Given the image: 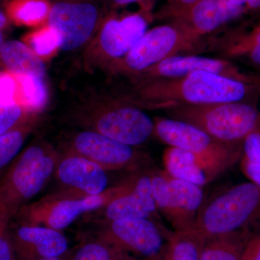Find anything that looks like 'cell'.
<instances>
[{
    "mask_svg": "<svg viewBox=\"0 0 260 260\" xmlns=\"http://www.w3.org/2000/svg\"><path fill=\"white\" fill-rule=\"evenodd\" d=\"M259 92L257 85L198 71L178 78L140 80L133 90V98L125 100L141 109L164 110L177 105L250 102Z\"/></svg>",
    "mask_w": 260,
    "mask_h": 260,
    "instance_id": "1",
    "label": "cell"
},
{
    "mask_svg": "<svg viewBox=\"0 0 260 260\" xmlns=\"http://www.w3.org/2000/svg\"><path fill=\"white\" fill-rule=\"evenodd\" d=\"M72 119L82 129L138 147L154 134V121L125 99H93L76 108Z\"/></svg>",
    "mask_w": 260,
    "mask_h": 260,
    "instance_id": "2",
    "label": "cell"
},
{
    "mask_svg": "<svg viewBox=\"0 0 260 260\" xmlns=\"http://www.w3.org/2000/svg\"><path fill=\"white\" fill-rule=\"evenodd\" d=\"M59 151L43 140L24 149L0 178V208L11 220L54 176Z\"/></svg>",
    "mask_w": 260,
    "mask_h": 260,
    "instance_id": "3",
    "label": "cell"
},
{
    "mask_svg": "<svg viewBox=\"0 0 260 260\" xmlns=\"http://www.w3.org/2000/svg\"><path fill=\"white\" fill-rule=\"evenodd\" d=\"M164 110L170 118L189 123L226 145H242L260 122L259 109L251 102L177 105Z\"/></svg>",
    "mask_w": 260,
    "mask_h": 260,
    "instance_id": "4",
    "label": "cell"
},
{
    "mask_svg": "<svg viewBox=\"0 0 260 260\" xmlns=\"http://www.w3.org/2000/svg\"><path fill=\"white\" fill-rule=\"evenodd\" d=\"M260 221V187L241 183L212 197L198 212L195 231L206 238L252 229Z\"/></svg>",
    "mask_w": 260,
    "mask_h": 260,
    "instance_id": "5",
    "label": "cell"
},
{
    "mask_svg": "<svg viewBox=\"0 0 260 260\" xmlns=\"http://www.w3.org/2000/svg\"><path fill=\"white\" fill-rule=\"evenodd\" d=\"M131 178L102 194L85 196L59 190L23 206L15 218L18 223L42 225L63 232L84 214L105 206L128 189Z\"/></svg>",
    "mask_w": 260,
    "mask_h": 260,
    "instance_id": "6",
    "label": "cell"
},
{
    "mask_svg": "<svg viewBox=\"0 0 260 260\" xmlns=\"http://www.w3.org/2000/svg\"><path fill=\"white\" fill-rule=\"evenodd\" d=\"M200 41L180 25L171 21L146 31L125 56L112 63L111 68L133 77L181 51L193 50L199 46Z\"/></svg>",
    "mask_w": 260,
    "mask_h": 260,
    "instance_id": "7",
    "label": "cell"
},
{
    "mask_svg": "<svg viewBox=\"0 0 260 260\" xmlns=\"http://www.w3.org/2000/svg\"><path fill=\"white\" fill-rule=\"evenodd\" d=\"M154 134L169 146L190 152L223 174L240 161L242 145L219 143L203 130L172 118L154 119Z\"/></svg>",
    "mask_w": 260,
    "mask_h": 260,
    "instance_id": "8",
    "label": "cell"
},
{
    "mask_svg": "<svg viewBox=\"0 0 260 260\" xmlns=\"http://www.w3.org/2000/svg\"><path fill=\"white\" fill-rule=\"evenodd\" d=\"M93 237L136 256L139 259L164 255L174 231L148 218L95 221Z\"/></svg>",
    "mask_w": 260,
    "mask_h": 260,
    "instance_id": "9",
    "label": "cell"
},
{
    "mask_svg": "<svg viewBox=\"0 0 260 260\" xmlns=\"http://www.w3.org/2000/svg\"><path fill=\"white\" fill-rule=\"evenodd\" d=\"M153 196L159 213L176 232L195 229L204 199L203 187L177 178L165 170H150Z\"/></svg>",
    "mask_w": 260,
    "mask_h": 260,
    "instance_id": "10",
    "label": "cell"
},
{
    "mask_svg": "<svg viewBox=\"0 0 260 260\" xmlns=\"http://www.w3.org/2000/svg\"><path fill=\"white\" fill-rule=\"evenodd\" d=\"M98 0H54L48 25L61 40V49H79L96 34L103 20Z\"/></svg>",
    "mask_w": 260,
    "mask_h": 260,
    "instance_id": "11",
    "label": "cell"
},
{
    "mask_svg": "<svg viewBox=\"0 0 260 260\" xmlns=\"http://www.w3.org/2000/svg\"><path fill=\"white\" fill-rule=\"evenodd\" d=\"M64 150L89 159L107 172L143 170L149 158L137 147L126 145L95 132L82 129L70 137Z\"/></svg>",
    "mask_w": 260,
    "mask_h": 260,
    "instance_id": "12",
    "label": "cell"
},
{
    "mask_svg": "<svg viewBox=\"0 0 260 260\" xmlns=\"http://www.w3.org/2000/svg\"><path fill=\"white\" fill-rule=\"evenodd\" d=\"M198 71L215 73L260 86L259 77L242 71L231 61L198 56H172L133 77L139 80L162 79L178 78Z\"/></svg>",
    "mask_w": 260,
    "mask_h": 260,
    "instance_id": "13",
    "label": "cell"
},
{
    "mask_svg": "<svg viewBox=\"0 0 260 260\" xmlns=\"http://www.w3.org/2000/svg\"><path fill=\"white\" fill-rule=\"evenodd\" d=\"M95 211L99 217L96 221L148 218L160 223L152 191L150 170L134 172L128 189Z\"/></svg>",
    "mask_w": 260,
    "mask_h": 260,
    "instance_id": "14",
    "label": "cell"
},
{
    "mask_svg": "<svg viewBox=\"0 0 260 260\" xmlns=\"http://www.w3.org/2000/svg\"><path fill=\"white\" fill-rule=\"evenodd\" d=\"M147 28L148 20L141 13L103 19L95 41L99 56L109 63L121 59L143 37Z\"/></svg>",
    "mask_w": 260,
    "mask_h": 260,
    "instance_id": "15",
    "label": "cell"
},
{
    "mask_svg": "<svg viewBox=\"0 0 260 260\" xmlns=\"http://www.w3.org/2000/svg\"><path fill=\"white\" fill-rule=\"evenodd\" d=\"M107 172L89 159L63 149L59 151L54 177L61 191L91 196L109 188Z\"/></svg>",
    "mask_w": 260,
    "mask_h": 260,
    "instance_id": "16",
    "label": "cell"
},
{
    "mask_svg": "<svg viewBox=\"0 0 260 260\" xmlns=\"http://www.w3.org/2000/svg\"><path fill=\"white\" fill-rule=\"evenodd\" d=\"M15 259L44 260L68 252L69 242L61 231L42 225L18 223L10 226Z\"/></svg>",
    "mask_w": 260,
    "mask_h": 260,
    "instance_id": "17",
    "label": "cell"
},
{
    "mask_svg": "<svg viewBox=\"0 0 260 260\" xmlns=\"http://www.w3.org/2000/svg\"><path fill=\"white\" fill-rule=\"evenodd\" d=\"M198 39L232 20L221 0H200L185 11L170 19Z\"/></svg>",
    "mask_w": 260,
    "mask_h": 260,
    "instance_id": "18",
    "label": "cell"
},
{
    "mask_svg": "<svg viewBox=\"0 0 260 260\" xmlns=\"http://www.w3.org/2000/svg\"><path fill=\"white\" fill-rule=\"evenodd\" d=\"M165 171L173 177L204 186L221 174L199 157L180 148L169 146L162 154Z\"/></svg>",
    "mask_w": 260,
    "mask_h": 260,
    "instance_id": "19",
    "label": "cell"
},
{
    "mask_svg": "<svg viewBox=\"0 0 260 260\" xmlns=\"http://www.w3.org/2000/svg\"><path fill=\"white\" fill-rule=\"evenodd\" d=\"M0 61L4 69L18 75L46 77V66L39 56L22 41H5Z\"/></svg>",
    "mask_w": 260,
    "mask_h": 260,
    "instance_id": "20",
    "label": "cell"
},
{
    "mask_svg": "<svg viewBox=\"0 0 260 260\" xmlns=\"http://www.w3.org/2000/svg\"><path fill=\"white\" fill-rule=\"evenodd\" d=\"M51 5L50 0H7L4 11L10 23L35 29L47 25Z\"/></svg>",
    "mask_w": 260,
    "mask_h": 260,
    "instance_id": "21",
    "label": "cell"
},
{
    "mask_svg": "<svg viewBox=\"0 0 260 260\" xmlns=\"http://www.w3.org/2000/svg\"><path fill=\"white\" fill-rule=\"evenodd\" d=\"M252 229L206 238L199 260H241Z\"/></svg>",
    "mask_w": 260,
    "mask_h": 260,
    "instance_id": "22",
    "label": "cell"
},
{
    "mask_svg": "<svg viewBox=\"0 0 260 260\" xmlns=\"http://www.w3.org/2000/svg\"><path fill=\"white\" fill-rule=\"evenodd\" d=\"M205 238L197 231L173 232L161 260H199Z\"/></svg>",
    "mask_w": 260,
    "mask_h": 260,
    "instance_id": "23",
    "label": "cell"
},
{
    "mask_svg": "<svg viewBox=\"0 0 260 260\" xmlns=\"http://www.w3.org/2000/svg\"><path fill=\"white\" fill-rule=\"evenodd\" d=\"M71 260H140L136 256L104 242L99 238H88L73 249Z\"/></svg>",
    "mask_w": 260,
    "mask_h": 260,
    "instance_id": "24",
    "label": "cell"
},
{
    "mask_svg": "<svg viewBox=\"0 0 260 260\" xmlns=\"http://www.w3.org/2000/svg\"><path fill=\"white\" fill-rule=\"evenodd\" d=\"M20 81V103L34 114H40L45 109L49 92L45 78L31 75H18Z\"/></svg>",
    "mask_w": 260,
    "mask_h": 260,
    "instance_id": "25",
    "label": "cell"
},
{
    "mask_svg": "<svg viewBox=\"0 0 260 260\" xmlns=\"http://www.w3.org/2000/svg\"><path fill=\"white\" fill-rule=\"evenodd\" d=\"M39 118L40 116L0 135V169L18 156L25 140L37 127Z\"/></svg>",
    "mask_w": 260,
    "mask_h": 260,
    "instance_id": "26",
    "label": "cell"
},
{
    "mask_svg": "<svg viewBox=\"0 0 260 260\" xmlns=\"http://www.w3.org/2000/svg\"><path fill=\"white\" fill-rule=\"evenodd\" d=\"M22 42L43 61L51 59L61 49L59 36L48 24L27 32L22 37Z\"/></svg>",
    "mask_w": 260,
    "mask_h": 260,
    "instance_id": "27",
    "label": "cell"
},
{
    "mask_svg": "<svg viewBox=\"0 0 260 260\" xmlns=\"http://www.w3.org/2000/svg\"><path fill=\"white\" fill-rule=\"evenodd\" d=\"M228 55L244 57L260 65V25L250 32L240 34L227 48Z\"/></svg>",
    "mask_w": 260,
    "mask_h": 260,
    "instance_id": "28",
    "label": "cell"
},
{
    "mask_svg": "<svg viewBox=\"0 0 260 260\" xmlns=\"http://www.w3.org/2000/svg\"><path fill=\"white\" fill-rule=\"evenodd\" d=\"M40 114L29 112L18 103L0 98V135L39 117Z\"/></svg>",
    "mask_w": 260,
    "mask_h": 260,
    "instance_id": "29",
    "label": "cell"
},
{
    "mask_svg": "<svg viewBox=\"0 0 260 260\" xmlns=\"http://www.w3.org/2000/svg\"><path fill=\"white\" fill-rule=\"evenodd\" d=\"M221 3L233 20L260 12V0H221Z\"/></svg>",
    "mask_w": 260,
    "mask_h": 260,
    "instance_id": "30",
    "label": "cell"
},
{
    "mask_svg": "<svg viewBox=\"0 0 260 260\" xmlns=\"http://www.w3.org/2000/svg\"><path fill=\"white\" fill-rule=\"evenodd\" d=\"M10 221L8 215L0 217V260H15V255L10 234Z\"/></svg>",
    "mask_w": 260,
    "mask_h": 260,
    "instance_id": "31",
    "label": "cell"
},
{
    "mask_svg": "<svg viewBox=\"0 0 260 260\" xmlns=\"http://www.w3.org/2000/svg\"><path fill=\"white\" fill-rule=\"evenodd\" d=\"M242 152L243 156L260 162V122L243 141Z\"/></svg>",
    "mask_w": 260,
    "mask_h": 260,
    "instance_id": "32",
    "label": "cell"
},
{
    "mask_svg": "<svg viewBox=\"0 0 260 260\" xmlns=\"http://www.w3.org/2000/svg\"><path fill=\"white\" fill-rule=\"evenodd\" d=\"M241 260H260V221L253 227Z\"/></svg>",
    "mask_w": 260,
    "mask_h": 260,
    "instance_id": "33",
    "label": "cell"
},
{
    "mask_svg": "<svg viewBox=\"0 0 260 260\" xmlns=\"http://www.w3.org/2000/svg\"><path fill=\"white\" fill-rule=\"evenodd\" d=\"M200 0H167L162 10L159 12V18L171 19L174 15L185 11Z\"/></svg>",
    "mask_w": 260,
    "mask_h": 260,
    "instance_id": "34",
    "label": "cell"
},
{
    "mask_svg": "<svg viewBox=\"0 0 260 260\" xmlns=\"http://www.w3.org/2000/svg\"><path fill=\"white\" fill-rule=\"evenodd\" d=\"M240 162L243 174L249 181L260 187V162L251 161L243 155Z\"/></svg>",
    "mask_w": 260,
    "mask_h": 260,
    "instance_id": "35",
    "label": "cell"
},
{
    "mask_svg": "<svg viewBox=\"0 0 260 260\" xmlns=\"http://www.w3.org/2000/svg\"><path fill=\"white\" fill-rule=\"evenodd\" d=\"M10 24L9 19L5 14L4 10L0 8V30L4 31L7 28H8Z\"/></svg>",
    "mask_w": 260,
    "mask_h": 260,
    "instance_id": "36",
    "label": "cell"
},
{
    "mask_svg": "<svg viewBox=\"0 0 260 260\" xmlns=\"http://www.w3.org/2000/svg\"><path fill=\"white\" fill-rule=\"evenodd\" d=\"M145 0H112L113 5L115 7L124 6L133 3H140Z\"/></svg>",
    "mask_w": 260,
    "mask_h": 260,
    "instance_id": "37",
    "label": "cell"
},
{
    "mask_svg": "<svg viewBox=\"0 0 260 260\" xmlns=\"http://www.w3.org/2000/svg\"><path fill=\"white\" fill-rule=\"evenodd\" d=\"M72 254H73V250L68 251V252L64 254V256H62L61 260H71Z\"/></svg>",
    "mask_w": 260,
    "mask_h": 260,
    "instance_id": "38",
    "label": "cell"
},
{
    "mask_svg": "<svg viewBox=\"0 0 260 260\" xmlns=\"http://www.w3.org/2000/svg\"><path fill=\"white\" fill-rule=\"evenodd\" d=\"M5 42L3 31L0 30V55H1L2 48H3V44H4Z\"/></svg>",
    "mask_w": 260,
    "mask_h": 260,
    "instance_id": "39",
    "label": "cell"
},
{
    "mask_svg": "<svg viewBox=\"0 0 260 260\" xmlns=\"http://www.w3.org/2000/svg\"><path fill=\"white\" fill-rule=\"evenodd\" d=\"M162 257V256H159V257L148 258V259H140V260H161Z\"/></svg>",
    "mask_w": 260,
    "mask_h": 260,
    "instance_id": "40",
    "label": "cell"
},
{
    "mask_svg": "<svg viewBox=\"0 0 260 260\" xmlns=\"http://www.w3.org/2000/svg\"><path fill=\"white\" fill-rule=\"evenodd\" d=\"M3 215H7L3 211V210L0 208V217L3 216Z\"/></svg>",
    "mask_w": 260,
    "mask_h": 260,
    "instance_id": "41",
    "label": "cell"
}]
</instances>
